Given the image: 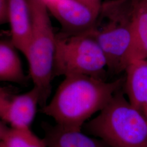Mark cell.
I'll use <instances>...</instances> for the list:
<instances>
[{"label": "cell", "instance_id": "cell-1", "mask_svg": "<svg viewBox=\"0 0 147 147\" xmlns=\"http://www.w3.org/2000/svg\"><path fill=\"white\" fill-rule=\"evenodd\" d=\"M124 81L125 78L106 82L86 75L66 76L40 112L56 124L82 130L91 117L100 112L123 88Z\"/></svg>", "mask_w": 147, "mask_h": 147}, {"label": "cell", "instance_id": "cell-2", "mask_svg": "<svg viewBox=\"0 0 147 147\" xmlns=\"http://www.w3.org/2000/svg\"><path fill=\"white\" fill-rule=\"evenodd\" d=\"M137 0H110L102 3L90 31L104 53L111 73L125 71L135 59L133 15Z\"/></svg>", "mask_w": 147, "mask_h": 147}, {"label": "cell", "instance_id": "cell-3", "mask_svg": "<svg viewBox=\"0 0 147 147\" xmlns=\"http://www.w3.org/2000/svg\"><path fill=\"white\" fill-rule=\"evenodd\" d=\"M82 129L108 147H147V118L126 99L121 89Z\"/></svg>", "mask_w": 147, "mask_h": 147}, {"label": "cell", "instance_id": "cell-4", "mask_svg": "<svg viewBox=\"0 0 147 147\" xmlns=\"http://www.w3.org/2000/svg\"><path fill=\"white\" fill-rule=\"evenodd\" d=\"M31 17V37L25 57L29 67V78L40 95L39 106L47 104L51 92V82L56 53V34L49 11L42 0H27Z\"/></svg>", "mask_w": 147, "mask_h": 147}, {"label": "cell", "instance_id": "cell-5", "mask_svg": "<svg viewBox=\"0 0 147 147\" xmlns=\"http://www.w3.org/2000/svg\"><path fill=\"white\" fill-rule=\"evenodd\" d=\"M106 68L104 53L90 32L56 34L53 78L86 75L106 81Z\"/></svg>", "mask_w": 147, "mask_h": 147}, {"label": "cell", "instance_id": "cell-6", "mask_svg": "<svg viewBox=\"0 0 147 147\" xmlns=\"http://www.w3.org/2000/svg\"><path fill=\"white\" fill-rule=\"evenodd\" d=\"M40 95L37 88L17 94L8 87L0 88V117L2 122L12 127H30L39 105Z\"/></svg>", "mask_w": 147, "mask_h": 147}, {"label": "cell", "instance_id": "cell-7", "mask_svg": "<svg viewBox=\"0 0 147 147\" xmlns=\"http://www.w3.org/2000/svg\"><path fill=\"white\" fill-rule=\"evenodd\" d=\"M59 21L63 32L78 34L91 31L99 14L78 0H42Z\"/></svg>", "mask_w": 147, "mask_h": 147}, {"label": "cell", "instance_id": "cell-8", "mask_svg": "<svg viewBox=\"0 0 147 147\" xmlns=\"http://www.w3.org/2000/svg\"><path fill=\"white\" fill-rule=\"evenodd\" d=\"M42 127L47 147H108L100 139L89 136L81 129L45 122L42 124Z\"/></svg>", "mask_w": 147, "mask_h": 147}, {"label": "cell", "instance_id": "cell-9", "mask_svg": "<svg viewBox=\"0 0 147 147\" xmlns=\"http://www.w3.org/2000/svg\"><path fill=\"white\" fill-rule=\"evenodd\" d=\"M124 88L129 101L147 118V59H136L125 70Z\"/></svg>", "mask_w": 147, "mask_h": 147}, {"label": "cell", "instance_id": "cell-10", "mask_svg": "<svg viewBox=\"0 0 147 147\" xmlns=\"http://www.w3.org/2000/svg\"><path fill=\"white\" fill-rule=\"evenodd\" d=\"M8 22L11 41L25 56L31 37V17L27 0H10Z\"/></svg>", "mask_w": 147, "mask_h": 147}, {"label": "cell", "instance_id": "cell-11", "mask_svg": "<svg viewBox=\"0 0 147 147\" xmlns=\"http://www.w3.org/2000/svg\"><path fill=\"white\" fill-rule=\"evenodd\" d=\"M16 49L11 40H1L0 80L25 85L30 79L24 72Z\"/></svg>", "mask_w": 147, "mask_h": 147}, {"label": "cell", "instance_id": "cell-12", "mask_svg": "<svg viewBox=\"0 0 147 147\" xmlns=\"http://www.w3.org/2000/svg\"><path fill=\"white\" fill-rule=\"evenodd\" d=\"M0 147H47L44 139L32 131L30 127L15 128L0 123Z\"/></svg>", "mask_w": 147, "mask_h": 147}, {"label": "cell", "instance_id": "cell-13", "mask_svg": "<svg viewBox=\"0 0 147 147\" xmlns=\"http://www.w3.org/2000/svg\"><path fill=\"white\" fill-rule=\"evenodd\" d=\"M135 59H147V9L137 0L133 15Z\"/></svg>", "mask_w": 147, "mask_h": 147}, {"label": "cell", "instance_id": "cell-14", "mask_svg": "<svg viewBox=\"0 0 147 147\" xmlns=\"http://www.w3.org/2000/svg\"><path fill=\"white\" fill-rule=\"evenodd\" d=\"M10 0H0V23L8 22Z\"/></svg>", "mask_w": 147, "mask_h": 147}, {"label": "cell", "instance_id": "cell-15", "mask_svg": "<svg viewBox=\"0 0 147 147\" xmlns=\"http://www.w3.org/2000/svg\"><path fill=\"white\" fill-rule=\"evenodd\" d=\"M84 5L89 7L92 11L99 14L100 9L102 4V0H78Z\"/></svg>", "mask_w": 147, "mask_h": 147}, {"label": "cell", "instance_id": "cell-16", "mask_svg": "<svg viewBox=\"0 0 147 147\" xmlns=\"http://www.w3.org/2000/svg\"><path fill=\"white\" fill-rule=\"evenodd\" d=\"M142 4L147 9V0H141Z\"/></svg>", "mask_w": 147, "mask_h": 147}, {"label": "cell", "instance_id": "cell-17", "mask_svg": "<svg viewBox=\"0 0 147 147\" xmlns=\"http://www.w3.org/2000/svg\"></svg>", "mask_w": 147, "mask_h": 147}]
</instances>
